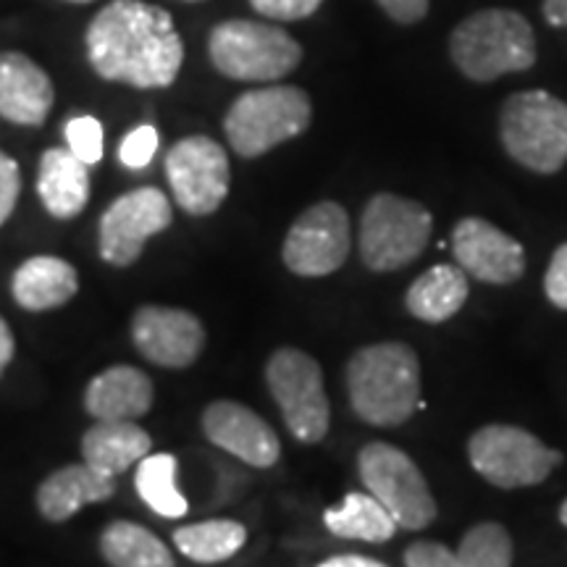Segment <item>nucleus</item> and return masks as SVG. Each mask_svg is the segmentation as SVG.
I'll return each instance as SVG.
<instances>
[{
  "mask_svg": "<svg viewBox=\"0 0 567 567\" xmlns=\"http://www.w3.org/2000/svg\"><path fill=\"white\" fill-rule=\"evenodd\" d=\"M87 61L101 80L137 90L172 87L184 45L172 13L145 0H111L84 34Z\"/></svg>",
  "mask_w": 567,
  "mask_h": 567,
  "instance_id": "obj_1",
  "label": "nucleus"
},
{
  "mask_svg": "<svg viewBox=\"0 0 567 567\" xmlns=\"http://www.w3.org/2000/svg\"><path fill=\"white\" fill-rule=\"evenodd\" d=\"M347 392L360 421L392 429L413 417L421 402V363L413 347L379 342L347 363Z\"/></svg>",
  "mask_w": 567,
  "mask_h": 567,
  "instance_id": "obj_2",
  "label": "nucleus"
},
{
  "mask_svg": "<svg viewBox=\"0 0 567 567\" xmlns=\"http://www.w3.org/2000/svg\"><path fill=\"white\" fill-rule=\"evenodd\" d=\"M452 61L473 82L526 71L536 61V38L517 11L486 9L460 21L450 40Z\"/></svg>",
  "mask_w": 567,
  "mask_h": 567,
  "instance_id": "obj_3",
  "label": "nucleus"
},
{
  "mask_svg": "<svg viewBox=\"0 0 567 567\" xmlns=\"http://www.w3.org/2000/svg\"><path fill=\"white\" fill-rule=\"evenodd\" d=\"M313 118L308 92L300 87H260L239 95L224 118L231 151L243 158H258L281 142L300 137Z\"/></svg>",
  "mask_w": 567,
  "mask_h": 567,
  "instance_id": "obj_4",
  "label": "nucleus"
},
{
  "mask_svg": "<svg viewBox=\"0 0 567 567\" xmlns=\"http://www.w3.org/2000/svg\"><path fill=\"white\" fill-rule=\"evenodd\" d=\"M213 66L239 82H276L300 66L302 48L292 34L264 21L229 19L208 38Z\"/></svg>",
  "mask_w": 567,
  "mask_h": 567,
  "instance_id": "obj_5",
  "label": "nucleus"
},
{
  "mask_svg": "<svg viewBox=\"0 0 567 567\" xmlns=\"http://www.w3.org/2000/svg\"><path fill=\"white\" fill-rule=\"evenodd\" d=\"M505 151L536 174H557L567 163V103L547 90L517 92L502 109Z\"/></svg>",
  "mask_w": 567,
  "mask_h": 567,
  "instance_id": "obj_6",
  "label": "nucleus"
},
{
  "mask_svg": "<svg viewBox=\"0 0 567 567\" xmlns=\"http://www.w3.org/2000/svg\"><path fill=\"white\" fill-rule=\"evenodd\" d=\"M434 218L429 208L408 197L381 193L365 205L360 221V255L371 271H400L421 258Z\"/></svg>",
  "mask_w": 567,
  "mask_h": 567,
  "instance_id": "obj_7",
  "label": "nucleus"
},
{
  "mask_svg": "<svg viewBox=\"0 0 567 567\" xmlns=\"http://www.w3.org/2000/svg\"><path fill=\"white\" fill-rule=\"evenodd\" d=\"M473 471L496 488H523L547 481L563 463V452L551 450L530 431L507 423L478 429L467 442Z\"/></svg>",
  "mask_w": 567,
  "mask_h": 567,
  "instance_id": "obj_8",
  "label": "nucleus"
},
{
  "mask_svg": "<svg viewBox=\"0 0 567 567\" xmlns=\"http://www.w3.org/2000/svg\"><path fill=\"white\" fill-rule=\"evenodd\" d=\"M360 478L386 513L394 517L396 528L421 530L436 517V502L425 484L421 467L400 446L371 442L358 455Z\"/></svg>",
  "mask_w": 567,
  "mask_h": 567,
  "instance_id": "obj_9",
  "label": "nucleus"
},
{
  "mask_svg": "<svg viewBox=\"0 0 567 567\" xmlns=\"http://www.w3.org/2000/svg\"><path fill=\"white\" fill-rule=\"evenodd\" d=\"M266 381L284 423L300 442L316 444L329 434V396L323 389L321 365L310 354L281 347L268 360Z\"/></svg>",
  "mask_w": 567,
  "mask_h": 567,
  "instance_id": "obj_10",
  "label": "nucleus"
},
{
  "mask_svg": "<svg viewBox=\"0 0 567 567\" xmlns=\"http://www.w3.org/2000/svg\"><path fill=\"white\" fill-rule=\"evenodd\" d=\"M174 200L189 216H210L229 195L231 168L226 151L205 134L184 137L166 155Z\"/></svg>",
  "mask_w": 567,
  "mask_h": 567,
  "instance_id": "obj_11",
  "label": "nucleus"
},
{
  "mask_svg": "<svg viewBox=\"0 0 567 567\" xmlns=\"http://www.w3.org/2000/svg\"><path fill=\"white\" fill-rule=\"evenodd\" d=\"M350 216L342 205L318 203L292 224L284 239V264L297 276H329L344 266L350 255Z\"/></svg>",
  "mask_w": 567,
  "mask_h": 567,
  "instance_id": "obj_12",
  "label": "nucleus"
},
{
  "mask_svg": "<svg viewBox=\"0 0 567 567\" xmlns=\"http://www.w3.org/2000/svg\"><path fill=\"white\" fill-rule=\"evenodd\" d=\"M174 221L172 203L158 187H137L116 197L101 218V258L111 266H132L153 234Z\"/></svg>",
  "mask_w": 567,
  "mask_h": 567,
  "instance_id": "obj_13",
  "label": "nucleus"
},
{
  "mask_svg": "<svg viewBox=\"0 0 567 567\" xmlns=\"http://www.w3.org/2000/svg\"><path fill=\"white\" fill-rule=\"evenodd\" d=\"M457 266L486 284H513L526 271V250L507 231L484 218H463L452 231Z\"/></svg>",
  "mask_w": 567,
  "mask_h": 567,
  "instance_id": "obj_14",
  "label": "nucleus"
},
{
  "mask_svg": "<svg viewBox=\"0 0 567 567\" xmlns=\"http://www.w3.org/2000/svg\"><path fill=\"white\" fill-rule=\"evenodd\" d=\"M132 337L137 350L163 368L193 365L205 344V331L197 316L161 305H145L134 313Z\"/></svg>",
  "mask_w": 567,
  "mask_h": 567,
  "instance_id": "obj_15",
  "label": "nucleus"
},
{
  "mask_svg": "<svg viewBox=\"0 0 567 567\" xmlns=\"http://www.w3.org/2000/svg\"><path fill=\"white\" fill-rule=\"evenodd\" d=\"M203 431L213 444L252 467H271L281 455L276 431L239 402L218 400L205 408Z\"/></svg>",
  "mask_w": 567,
  "mask_h": 567,
  "instance_id": "obj_16",
  "label": "nucleus"
},
{
  "mask_svg": "<svg viewBox=\"0 0 567 567\" xmlns=\"http://www.w3.org/2000/svg\"><path fill=\"white\" fill-rule=\"evenodd\" d=\"M55 90L51 76L30 55L0 53V116L19 126L45 124Z\"/></svg>",
  "mask_w": 567,
  "mask_h": 567,
  "instance_id": "obj_17",
  "label": "nucleus"
},
{
  "mask_svg": "<svg viewBox=\"0 0 567 567\" xmlns=\"http://www.w3.org/2000/svg\"><path fill=\"white\" fill-rule=\"evenodd\" d=\"M84 408L95 421H134L151 413L153 384L132 365H113L90 381Z\"/></svg>",
  "mask_w": 567,
  "mask_h": 567,
  "instance_id": "obj_18",
  "label": "nucleus"
},
{
  "mask_svg": "<svg viewBox=\"0 0 567 567\" xmlns=\"http://www.w3.org/2000/svg\"><path fill=\"white\" fill-rule=\"evenodd\" d=\"M113 492H116L113 476H105L87 463L66 465L42 481L38 488V507L48 520L63 523L80 513L84 505L111 499Z\"/></svg>",
  "mask_w": 567,
  "mask_h": 567,
  "instance_id": "obj_19",
  "label": "nucleus"
},
{
  "mask_svg": "<svg viewBox=\"0 0 567 567\" xmlns=\"http://www.w3.org/2000/svg\"><path fill=\"white\" fill-rule=\"evenodd\" d=\"M38 195L53 218H74L90 200L87 163L69 147H51L42 153L38 168Z\"/></svg>",
  "mask_w": 567,
  "mask_h": 567,
  "instance_id": "obj_20",
  "label": "nucleus"
},
{
  "mask_svg": "<svg viewBox=\"0 0 567 567\" xmlns=\"http://www.w3.org/2000/svg\"><path fill=\"white\" fill-rule=\"evenodd\" d=\"M80 289V276L76 268L55 255H34L24 260L13 274L11 292L21 308L34 310H53L66 305Z\"/></svg>",
  "mask_w": 567,
  "mask_h": 567,
  "instance_id": "obj_21",
  "label": "nucleus"
},
{
  "mask_svg": "<svg viewBox=\"0 0 567 567\" xmlns=\"http://www.w3.org/2000/svg\"><path fill=\"white\" fill-rule=\"evenodd\" d=\"M151 446L147 431L134 421H97L82 436V457L90 467L116 478L151 455Z\"/></svg>",
  "mask_w": 567,
  "mask_h": 567,
  "instance_id": "obj_22",
  "label": "nucleus"
},
{
  "mask_svg": "<svg viewBox=\"0 0 567 567\" xmlns=\"http://www.w3.org/2000/svg\"><path fill=\"white\" fill-rule=\"evenodd\" d=\"M467 274L460 266H434L410 284L405 305L410 316L425 323H444L463 310L467 300Z\"/></svg>",
  "mask_w": 567,
  "mask_h": 567,
  "instance_id": "obj_23",
  "label": "nucleus"
},
{
  "mask_svg": "<svg viewBox=\"0 0 567 567\" xmlns=\"http://www.w3.org/2000/svg\"><path fill=\"white\" fill-rule=\"evenodd\" d=\"M326 528L334 536L358 538V542L381 544L396 534L394 517L373 494H347L339 507H329L323 515Z\"/></svg>",
  "mask_w": 567,
  "mask_h": 567,
  "instance_id": "obj_24",
  "label": "nucleus"
},
{
  "mask_svg": "<svg viewBox=\"0 0 567 567\" xmlns=\"http://www.w3.org/2000/svg\"><path fill=\"white\" fill-rule=\"evenodd\" d=\"M101 551L111 567H174L166 544L130 520H116L103 530Z\"/></svg>",
  "mask_w": 567,
  "mask_h": 567,
  "instance_id": "obj_25",
  "label": "nucleus"
},
{
  "mask_svg": "<svg viewBox=\"0 0 567 567\" xmlns=\"http://www.w3.org/2000/svg\"><path fill=\"white\" fill-rule=\"evenodd\" d=\"M247 530L237 520H205L174 530V544L195 563H221L245 547Z\"/></svg>",
  "mask_w": 567,
  "mask_h": 567,
  "instance_id": "obj_26",
  "label": "nucleus"
},
{
  "mask_svg": "<svg viewBox=\"0 0 567 567\" xmlns=\"http://www.w3.org/2000/svg\"><path fill=\"white\" fill-rule=\"evenodd\" d=\"M137 494L155 515L161 517H182L189 513L187 499L176 488V457L166 455H147L137 463Z\"/></svg>",
  "mask_w": 567,
  "mask_h": 567,
  "instance_id": "obj_27",
  "label": "nucleus"
},
{
  "mask_svg": "<svg viewBox=\"0 0 567 567\" xmlns=\"http://www.w3.org/2000/svg\"><path fill=\"white\" fill-rule=\"evenodd\" d=\"M455 555L460 567H509L513 538L499 523H478L463 536Z\"/></svg>",
  "mask_w": 567,
  "mask_h": 567,
  "instance_id": "obj_28",
  "label": "nucleus"
},
{
  "mask_svg": "<svg viewBox=\"0 0 567 567\" xmlns=\"http://www.w3.org/2000/svg\"><path fill=\"white\" fill-rule=\"evenodd\" d=\"M63 134H66L69 151L74 153L82 163H87V166H95V163H101L105 137H103V124L97 122L95 116L69 118Z\"/></svg>",
  "mask_w": 567,
  "mask_h": 567,
  "instance_id": "obj_29",
  "label": "nucleus"
},
{
  "mask_svg": "<svg viewBox=\"0 0 567 567\" xmlns=\"http://www.w3.org/2000/svg\"><path fill=\"white\" fill-rule=\"evenodd\" d=\"M155 151H158V132L151 124H142L122 140V145H118V161L126 168H132V172H140V168L151 166Z\"/></svg>",
  "mask_w": 567,
  "mask_h": 567,
  "instance_id": "obj_30",
  "label": "nucleus"
},
{
  "mask_svg": "<svg viewBox=\"0 0 567 567\" xmlns=\"http://www.w3.org/2000/svg\"><path fill=\"white\" fill-rule=\"evenodd\" d=\"M323 0H250V6L260 17L276 21H297L308 19L321 9Z\"/></svg>",
  "mask_w": 567,
  "mask_h": 567,
  "instance_id": "obj_31",
  "label": "nucleus"
},
{
  "mask_svg": "<svg viewBox=\"0 0 567 567\" xmlns=\"http://www.w3.org/2000/svg\"><path fill=\"white\" fill-rule=\"evenodd\" d=\"M21 193L19 163L0 151V226L9 221Z\"/></svg>",
  "mask_w": 567,
  "mask_h": 567,
  "instance_id": "obj_32",
  "label": "nucleus"
},
{
  "mask_svg": "<svg viewBox=\"0 0 567 567\" xmlns=\"http://www.w3.org/2000/svg\"><path fill=\"white\" fill-rule=\"evenodd\" d=\"M544 292L555 308L567 310V243L559 245L551 255L547 276H544Z\"/></svg>",
  "mask_w": 567,
  "mask_h": 567,
  "instance_id": "obj_33",
  "label": "nucleus"
},
{
  "mask_svg": "<svg viewBox=\"0 0 567 567\" xmlns=\"http://www.w3.org/2000/svg\"><path fill=\"white\" fill-rule=\"evenodd\" d=\"M408 567H460L457 555L436 542H417L405 551Z\"/></svg>",
  "mask_w": 567,
  "mask_h": 567,
  "instance_id": "obj_34",
  "label": "nucleus"
},
{
  "mask_svg": "<svg viewBox=\"0 0 567 567\" xmlns=\"http://www.w3.org/2000/svg\"><path fill=\"white\" fill-rule=\"evenodd\" d=\"M379 6L400 24H415L429 13V0H379Z\"/></svg>",
  "mask_w": 567,
  "mask_h": 567,
  "instance_id": "obj_35",
  "label": "nucleus"
},
{
  "mask_svg": "<svg viewBox=\"0 0 567 567\" xmlns=\"http://www.w3.org/2000/svg\"><path fill=\"white\" fill-rule=\"evenodd\" d=\"M544 17L551 27L567 30V0H544Z\"/></svg>",
  "mask_w": 567,
  "mask_h": 567,
  "instance_id": "obj_36",
  "label": "nucleus"
},
{
  "mask_svg": "<svg viewBox=\"0 0 567 567\" xmlns=\"http://www.w3.org/2000/svg\"><path fill=\"white\" fill-rule=\"evenodd\" d=\"M318 567H386L384 563H375L371 557H360V555H339L321 563Z\"/></svg>",
  "mask_w": 567,
  "mask_h": 567,
  "instance_id": "obj_37",
  "label": "nucleus"
},
{
  "mask_svg": "<svg viewBox=\"0 0 567 567\" xmlns=\"http://www.w3.org/2000/svg\"><path fill=\"white\" fill-rule=\"evenodd\" d=\"M11 358H13V334L9 323L0 318V373L6 371V365L11 363Z\"/></svg>",
  "mask_w": 567,
  "mask_h": 567,
  "instance_id": "obj_38",
  "label": "nucleus"
},
{
  "mask_svg": "<svg viewBox=\"0 0 567 567\" xmlns=\"http://www.w3.org/2000/svg\"><path fill=\"white\" fill-rule=\"evenodd\" d=\"M559 520H563V526H567V499L563 502V507H559Z\"/></svg>",
  "mask_w": 567,
  "mask_h": 567,
  "instance_id": "obj_39",
  "label": "nucleus"
},
{
  "mask_svg": "<svg viewBox=\"0 0 567 567\" xmlns=\"http://www.w3.org/2000/svg\"><path fill=\"white\" fill-rule=\"evenodd\" d=\"M69 3H90V0H69Z\"/></svg>",
  "mask_w": 567,
  "mask_h": 567,
  "instance_id": "obj_40",
  "label": "nucleus"
}]
</instances>
